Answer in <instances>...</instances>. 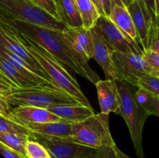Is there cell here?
I'll list each match as a JSON object with an SVG mask.
<instances>
[{"label": "cell", "instance_id": "28", "mask_svg": "<svg viewBox=\"0 0 159 158\" xmlns=\"http://www.w3.org/2000/svg\"><path fill=\"white\" fill-rule=\"evenodd\" d=\"M25 149L27 158H41L51 156L47 149L41 143L34 139H28Z\"/></svg>", "mask_w": 159, "mask_h": 158}, {"label": "cell", "instance_id": "7", "mask_svg": "<svg viewBox=\"0 0 159 158\" xmlns=\"http://www.w3.org/2000/svg\"><path fill=\"white\" fill-rule=\"evenodd\" d=\"M113 60L120 80L125 81L134 87L138 85L140 77L151 74V68L143 54L114 50Z\"/></svg>", "mask_w": 159, "mask_h": 158}, {"label": "cell", "instance_id": "45", "mask_svg": "<svg viewBox=\"0 0 159 158\" xmlns=\"http://www.w3.org/2000/svg\"><path fill=\"white\" fill-rule=\"evenodd\" d=\"M0 116H2V115H0Z\"/></svg>", "mask_w": 159, "mask_h": 158}, {"label": "cell", "instance_id": "17", "mask_svg": "<svg viewBox=\"0 0 159 158\" xmlns=\"http://www.w3.org/2000/svg\"><path fill=\"white\" fill-rule=\"evenodd\" d=\"M72 124L71 122L59 121L43 123H20V125L26 127L31 133L67 139L71 136Z\"/></svg>", "mask_w": 159, "mask_h": 158}, {"label": "cell", "instance_id": "2", "mask_svg": "<svg viewBox=\"0 0 159 158\" xmlns=\"http://www.w3.org/2000/svg\"><path fill=\"white\" fill-rule=\"evenodd\" d=\"M12 28L28 52L38 62L53 85L69 94L81 105L93 108L75 78L71 75L65 66L54 55L37 42L17 31L13 27Z\"/></svg>", "mask_w": 159, "mask_h": 158}, {"label": "cell", "instance_id": "38", "mask_svg": "<svg viewBox=\"0 0 159 158\" xmlns=\"http://www.w3.org/2000/svg\"><path fill=\"white\" fill-rule=\"evenodd\" d=\"M112 149H113V152H114L115 155H116L117 158H131L130 157V156H127V155H126L124 153H123V152L116 147V145L113 146V147H112Z\"/></svg>", "mask_w": 159, "mask_h": 158}, {"label": "cell", "instance_id": "44", "mask_svg": "<svg viewBox=\"0 0 159 158\" xmlns=\"http://www.w3.org/2000/svg\"><path fill=\"white\" fill-rule=\"evenodd\" d=\"M105 158H106V153H105Z\"/></svg>", "mask_w": 159, "mask_h": 158}, {"label": "cell", "instance_id": "5", "mask_svg": "<svg viewBox=\"0 0 159 158\" xmlns=\"http://www.w3.org/2000/svg\"><path fill=\"white\" fill-rule=\"evenodd\" d=\"M110 114H93L85 120L72 124L68 139L96 149L112 148L116 145L110 129Z\"/></svg>", "mask_w": 159, "mask_h": 158}, {"label": "cell", "instance_id": "36", "mask_svg": "<svg viewBox=\"0 0 159 158\" xmlns=\"http://www.w3.org/2000/svg\"><path fill=\"white\" fill-rule=\"evenodd\" d=\"M12 87L13 86L11 85L10 84L0 81V94L7 96L12 91Z\"/></svg>", "mask_w": 159, "mask_h": 158}, {"label": "cell", "instance_id": "14", "mask_svg": "<svg viewBox=\"0 0 159 158\" xmlns=\"http://www.w3.org/2000/svg\"><path fill=\"white\" fill-rule=\"evenodd\" d=\"M127 9L131 16L139 40V44L141 46V49L143 50V51L147 50L149 28H150L151 21L153 18L150 16L148 12L141 5L139 0H134L127 6Z\"/></svg>", "mask_w": 159, "mask_h": 158}, {"label": "cell", "instance_id": "21", "mask_svg": "<svg viewBox=\"0 0 159 158\" xmlns=\"http://www.w3.org/2000/svg\"><path fill=\"white\" fill-rule=\"evenodd\" d=\"M58 6L62 22L68 28L82 26V20L75 0H55Z\"/></svg>", "mask_w": 159, "mask_h": 158}, {"label": "cell", "instance_id": "8", "mask_svg": "<svg viewBox=\"0 0 159 158\" xmlns=\"http://www.w3.org/2000/svg\"><path fill=\"white\" fill-rule=\"evenodd\" d=\"M31 138L41 143L52 158H79L98 150L61 137L32 133Z\"/></svg>", "mask_w": 159, "mask_h": 158}, {"label": "cell", "instance_id": "3", "mask_svg": "<svg viewBox=\"0 0 159 158\" xmlns=\"http://www.w3.org/2000/svg\"><path fill=\"white\" fill-rule=\"evenodd\" d=\"M116 84L120 97V105L116 113L120 115L125 120L138 156L144 158L143 128L150 115L137 101L134 89V86L124 80L116 81Z\"/></svg>", "mask_w": 159, "mask_h": 158}, {"label": "cell", "instance_id": "24", "mask_svg": "<svg viewBox=\"0 0 159 158\" xmlns=\"http://www.w3.org/2000/svg\"><path fill=\"white\" fill-rule=\"evenodd\" d=\"M30 138L23 134L0 133V143L26 156V143ZM27 158V157H26Z\"/></svg>", "mask_w": 159, "mask_h": 158}, {"label": "cell", "instance_id": "26", "mask_svg": "<svg viewBox=\"0 0 159 158\" xmlns=\"http://www.w3.org/2000/svg\"><path fill=\"white\" fill-rule=\"evenodd\" d=\"M159 54V20L157 16L151 21L148 37V50ZM145 51V50H144Z\"/></svg>", "mask_w": 159, "mask_h": 158}, {"label": "cell", "instance_id": "15", "mask_svg": "<svg viewBox=\"0 0 159 158\" xmlns=\"http://www.w3.org/2000/svg\"><path fill=\"white\" fill-rule=\"evenodd\" d=\"M64 37L73 49L80 54L89 61L93 57V43L91 29H85L83 26L78 28H68L63 30Z\"/></svg>", "mask_w": 159, "mask_h": 158}, {"label": "cell", "instance_id": "34", "mask_svg": "<svg viewBox=\"0 0 159 158\" xmlns=\"http://www.w3.org/2000/svg\"><path fill=\"white\" fill-rule=\"evenodd\" d=\"M139 1L141 2V5L145 8L151 17L154 18V17L156 16L155 15V7L154 0H139Z\"/></svg>", "mask_w": 159, "mask_h": 158}, {"label": "cell", "instance_id": "16", "mask_svg": "<svg viewBox=\"0 0 159 158\" xmlns=\"http://www.w3.org/2000/svg\"><path fill=\"white\" fill-rule=\"evenodd\" d=\"M47 109L56 115L63 122L71 123L82 122L95 114L93 108H89L80 104L53 105L48 107Z\"/></svg>", "mask_w": 159, "mask_h": 158}, {"label": "cell", "instance_id": "33", "mask_svg": "<svg viewBox=\"0 0 159 158\" xmlns=\"http://www.w3.org/2000/svg\"><path fill=\"white\" fill-rule=\"evenodd\" d=\"M11 105L8 102L7 96L4 94H0V115L2 116L8 118L9 115L10 114Z\"/></svg>", "mask_w": 159, "mask_h": 158}, {"label": "cell", "instance_id": "42", "mask_svg": "<svg viewBox=\"0 0 159 158\" xmlns=\"http://www.w3.org/2000/svg\"><path fill=\"white\" fill-rule=\"evenodd\" d=\"M41 158H52V157H51V156H44V157H41Z\"/></svg>", "mask_w": 159, "mask_h": 158}, {"label": "cell", "instance_id": "9", "mask_svg": "<svg viewBox=\"0 0 159 158\" xmlns=\"http://www.w3.org/2000/svg\"><path fill=\"white\" fill-rule=\"evenodd\" d=\"M94 28L113 50L143 54L141 46L127 37L108 16L101 15Z\"/></svg>", "mask_w": 159, "mask_h": 158}, {"label": "cell", "instance_id": "32", "mask_svg": "<svg viewBox=\"0 0 159 158\" xmlns=\"http://www.w3.org/2000/svg\"><path fill=\"white\" fill-rule=\"evenodd\" d=\"M0 153L5 158H26L23 154L6 147L2 143H0Z\"/></svg>", "mask_w": 159, "mask_h": 158}, {"label": "cell", "instance_id": "35", "mask_svg": "<svg viewBox=\"0 0 159 158\" xmlns=\"http://www.w3.org/2000/svg\"><path fill=\"white\" fill-rule=\"evenodd\" d=\"M106 148H101L98 149L96 151L93 152V153H89L85 156H81L79 158H105V153H106Z\"/></svg>", "mask_w": 159, "mask_h": 158}, {"label": "cell", "instance_id": "37", "mask_svg": "<svg viewBox=\"0 0 159 158\" xmlns=\"http://www.w3.org/2000/svg\"><path fill=\"white\" fill-rule=\"evenodd\" d=\"M134 0H112L113 6H120L127 7Z\"/></svg>", "mask_w": 159, "mask_h": 158}, {"label": "cell", "instance_id": "1", "mask_svg": "<svg viewBox=\"0 0 159 158\" xmlns=\"http://www.w3.org/2000/svg\"><path fill=\"white\" fill-rule=\"evenodd\" d=\"M0 20L44 47L64 66H67L75 74L85 77L94 85L100 80L96 71L89 65L88 60L70 45L64 37L63 30L49 29L2 15H0Z\"/></svg>", "mask_w": 159, "mask_h": 158}, {"label": "cell", "instance_id": "27", "mask_svg": "<svg viewBox=\"0 0 159 158\" xmlns=\"http://www.w3.org/2000/svg\"><path fill=\"white\" fill-rule=\"evenodd\" d=\"M138 88H142L159 97V77L152 74H145L139 78Z\"/></svg>", "mask_w": 159, "mask_h": 158}, {"label": "cell", "instance_id": "39", "mask_svg": "<svg viewBox=\"0 0 159 158\" xmlns=\"http://www.w3.org/2000/svg\"><path fill=\"white\" fill-rule=\"evenodd\" d=\"M106 158H117L112 148L106 149Z\"/></svg>", "mask_w": 159, "mask_h": 158}, {"label": "cell", "instance_id": "31", "mask_svg": "<svg viewBox=\"0 0 159 158\" xmlns=\"http://www.w3.org/2000/svg\"><path fill=\"white\" fill-rule=\"evenodd\" d=\"M93 1L96 5L102 15H106V16L110 15L112 7H113L112 0H93Z\"/></svg>", "mask_w": 159, "mask_h": 158}, {"label": "cell", "instance_id": "43", "mask_svg": "<svg viewBox=\"0 0 159 158\" xmlns=\"http://www.w3.org/2000/svg\"><path fill=\"white\" fill-rule=\"evenodd\" d=\"M156 16H157V17H158V20H159V15H156Z\"/></svg>", "mask_w": 159, "mask_h": 158}, {"label": "cell", "instance_id": "22", "mask_svg": "<svg viewBox=\"0 0 159 158\" xmlns=\"http://www.w3.org/2000/svg\"><path fill=\"white\" fill-rule=\"evenodd\" d=\"M0 71L7 77L14 87L27 88L40 85L26 78L5 57L0 55Z\"/></svg>", "mask_w": 159, "mask_h": 158}, {"label": "cell", "instance_id": "6", "mask_svg": "<svg viewBox=\"0 0 159 158\" xmlns=\"http://www.w3.org/2000/svg\"><path fill=\"white\" fill-rule=\"evenodd\" d=\"M0 15L57 30L68 26L37 7L30 0H0Z\"/></svg>", "mask_w": 159, "mask_h": 158}, {"label": "cell", "instance_id": "40", "mask_svg": "<svg viewBox=\"0 0 159 158\" xmlns=\"http://www.w3.org/2000/svg\"><path fill=\"white\" fill-rule=\"evenodd\" d=\"M0 81H2V82H5V83L10 84L11 85H12V83H11V82L9 81V79H8L7 77H6V76H5L4 74H3L1 72V71H0ZM12 86H13V85H12ZM13 87H14V86H13Z\"/></svg>", "mask_w": 159, "mask_h": 158}, {"label": "cell", "instance_id": "10", "mask_svg": "<svg viewBox=\"0 0 159 158\" xmlns=\"http://www.w3.org/2000/svg\"><path fill=\"white\" fill-rule=\"evenodd\" d=\"M0 45L6 48L8 50L15 54L16 55L21 57L30 66H31L37 75L43 77L51 83L49 78L40 66L38 62L28 52L24 45L17 37L13 29L1 20H0Z\"/></svg>", "mask_w": 159, "mask_h": 158}, {"label": "cell", "instance_id": "23", "mask_svg": "<svg viewBox=\"0 0 159 158\" xmlns=\"http://www.w3.org/2000/svg\"><path fill=\"white\" fill-rule=\"evenodd\" d=\"M135 98L138 103L149 113L159 117V97L142 88L135 91Z\"/></svg>", "mask_w": 159, "mask_h": 158}, {"label": "cell", "instance_id": "29", "mask_svg": "<svg viewBox=\"0 0 159 158\" xmlns=\"http://www.w3.org/2000/svg\"><path fill=\"white\" fill-rule=\"evenodd\" d=\"M30 1L53 18L62 22L61 15L55 0H30Z\"/></svg>", "mask_w": 159, "mask_h": 158}, {"label": "cell", "instance_id": "11", "mask_svg": "<svg viewBox=\"0 0 159 158\" xmlns=\"http://www.w3.org/2000/svg\"><path fill=\"white\" fill-rule=\"evenodd\" d=\"M91 33L93 43L92 58L95 59L102 68V71L105 74L106 79L120 80L113 60V53L114 50L107 44V42L102 38L94 27L91 29Z\"/></svg>", "mask_w": 159, "mask_h": 158}, {"label": "cell", "instance_id": "18", "mask_svg": "<svg viewBox=\"0 0 159 158\" xmlns=\"http://www.w3.org/2000/svg\"><path fill=\"white\" fill-rule=\"evenodd\" d=\"M108 17L127 37L133 40L139 45L138 35H137L131 16L127 7L120 6H113L111 12Z\"/></svg>", "mask_w": 159, "mask_h": 158}, {"label": "cell", "instance_id": "41", "mask_svg": "<svg viewBox=\"0 0 159 158\" xmlns=\"http://www.w3.org/2000/svg\"><path fill=\"white\" fill-rule=\"evenodd\" d=\"M155 1V15H159V0H154Z\"/></svg>", "mask_w": 159, "mask_h": 158}, {"label": "cell", "instance_id": "30", "mask_svg": "<svg viewBox=\"0 0 159 158\" xmlns=\"http://www.w3.org/2000/svg\"><path fill=\"white\" fill-rule=\"evenodd\" d=\"M143 57L151 68V74L159 77V54L152 50L143 51Z\"/></svg>", "mask_w": 159, "mask_h": 158}, {"label": "cell", "instance_id": "20", "mask_svg": "<svg viewBox=\"0 0 159 158\" xmlns=\"http://www.w3.org/2000/svg\"><path fill=\"white\" fill-rule=\"evenodd\" d=\"M82 20V26L85 29H93L102 14L93 0H75Z\"/></svg>", "mask_w": 159, "mask_h": 158}, {"label": "cell", "instance_id": "19", "mask_svg": "<svg viewBox=\"0 0 159 158\" xmlns=\"http://www.w3.org/2000/svg\"><path fill=\"white\" fill-rule=\"evenodd\" d=\"M0 55L7 59L18 70L19 72L23 74V76H25L26 78L30 79V81L37 84H51L48 81L45 80L44 78L37 75L34 70L31 68V66H30L21 57L16 55L11 51L8 50L6 48L3 47L1 45H0Z\"/></svg>", "mask_w": 159, "mask_h": 158}, {"label": "cell", "instance_id": "4", "mask_svg": "<svg viewBox=\"0 0 159 158\" xmlns=\"http://www.w3.org/2000/svg\"><path fill=\"white\" fill-rule=\"evenodd\" d=\"M7 99L10 105H30L45 108L53 105L79 104L72 96L52 84H40L27 88L12 87Z\"/></svg>", "mask_w": 159, "mask_h": 158}, {"label": "cell", "instance_id": "13", "mask_svg": "<svg viewBox=\"0 0 159 158\" xmlns=\"http://www.w3.org/2000/svg\"><path fill=\"white\" fill-rule=\"evenodd\" d=\"M101 112L110 114L117 111L120 105V97L116 81L105 79L96 83Z\"/></svg>", "mask_w": 159, "mask_h": 158}, {"label": "cell", "instance_id": "25", "mask_svg": "<svg viewBox=\"0 0 159 158\" xmlns=\"http://www.w3.org/2000/svg\"><path fill=\"white\" fill-rule=\"evenodd\" d=\"M0 133L23 134L30 138L32 136V133L26 127L2 116H0Z\"/></svg>", "mask_w": 159, "mask_h": 158}, {"label": "cell", "instance_id": "12", "mask_svg": "<svg viewBox=\"0 0 159 158\" xmlns=\"http://www.w3.org/2000/svg\"><path fill=\"white\" fill-rule=\"evenodd\" d=\"M8 119L17 123H43L61 121L48 109L40 107L21 105L12 108Z\"/></svg>", "mask_w": 159, "mask_h": 158}]
</instances>
